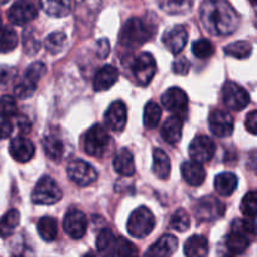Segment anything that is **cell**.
I'll return each instance as SVG.
<instances>
[{"mask_svg": "<svg viewBox=\"0 0 257 257\" xmlns=\"http://www.w3.org/2000/svg\"><path fill=\"white\" fill-rule=\"evenodd\" d=\"M203 27L212 35H230L240 24V15L226 0H206L200 8Z\"/></svg>", "mask_w": 257, "mask_h": 257, "instance_id": "1", "label": "cell"}, {"mask_svg": "<svg viewBox=\"0 0 257 257\" xmlns=\"http://www.w3.org/2000/svg\"><path fill=\"white\" fill-rule=\"evenodd\" d=\"M156 25L143 18H131L123 25L119 43L125 48H137L145 44L156 33Z\"/></svg>", "mask_w": 257, "mask_h": 257, "instance_id": "2", "label": "cell"}, {"mask_svg": "<svg viewBox=\"0 0 257 257\" xmlns=\"http://www.w3.org/2000/svg\"><path fill=\"white\" fill-rule=\"evenodd\" d=\"M256 235L255 220H236L232 223V230L228 233L226 246L233 255H241L250 246L251 240Z\"/></svg>", "mask_w": 257, "mask_h": 257, "instance_id": "3", "label": "cell"}, {"mask_svg": "<svg viewBox=\"0 0 257 257\" xmlns=\"http://www.w3.org/2000/svg\"><path fill=\"white\" fill-rule=\"evenodd\" d=\"M110 142H112V138H110L107 130L103 125L95 124L85 133L83 146H84L85 153H88L92 157L100 158L108 152Z\"/></svg>", "mask_w": 257, "mask_h": 257, "instance_id": "4", "label": "cell"}, {"mask_svg": "<svg viewBox=\"0 0 257 257\" xmlns=\"http://www.w3.org/2000/svg\"><path fill=\"white\" fill-rule=\"evenodd\" d=\"M156 226L153 213L147 207H138L131 213L127 222V230L132 237L145 238L150 235Z\"/></svg>", "mask_w": 257, "mask_h": 257, "instance_id": "5", "label": "cell"}, {"mask_svg": "<svg viewBox=\"0 0 257 257\" xmlns=\"http://www.w3.org/2000/svg\"><path fill=\"white\" fill-rule=\"evenodd\" d=\"M47 67L40 62H34L25 69L22 80L15 85L14 94L19 99H27L34 94L39 79L45 74Z\"/></svg>", "mask_w": 257, "mask_h": 257, "instance_id": "6", "label": "cell"}, {"mask_svg": "<svg viewBox=\"0 0 257 257\" xmlns=\"http://www.w3.org/2000/svg\"><path fill=\"white\" fill-rule=\"evenodd\" d=\"M62 190L57 182L49 176H44L33 190L32 201L35 205H54L62 200Z\"/></svg>", "mask_w": 257, "mask_h": 257, "instance_id": "7", "label": "cell"}, {"mask_svg": "<svg viewBox=\"0 0 257 257\" xmlns=\"http://www.w3.org/2000/svg\"><path fill=\"white\" fill-rule=\"evenodd\" d=\"M131 70L136 82L142 87H146L150 84L156 74L155 58L150 53H141L133 60Z\"/></svg>", "mask_w": 257, "mask_h": 257, "instance_id": "8", "label": "cell"}, {"mask_svg": "<svg viewBox=\"0 0 257 257\" xmlns=\"http://www.w3.org/2000/svg\"><path fill=\"white\" fill-rule=\"evenodd\" d=\"M67 173L68 177L73 182L77 183L78 186H82V187L92 185L98 178V172L95 171V168L90 163L85 162L83 160L70 161L68 163Z\"/></svg>", "mask_w": 257, "mask_h": 257, "instance_id": "9", "label": "cell"}, {"mask_svg": "<svg viewBox=\"0 0 257 257\" xmlns=\"http://www.w3.org/2000/svg\"><path fill=\"white\" fill-rule=\"evenodd\" d=\"M193 211H195L196 217L202 222L215 221L225 215V205L213 196H207L195 203Z\"/></svg>", "mask_w": 257, "mask_h": 257, "instance_id": "10", "label": "cell"}, {"mask_svg": "<svg viewBox=\"0 0 257 257\" xmlns=\"http://www.w3.org/2000/svg\"><path fill=\"white\" fill-rule=\"evenodd\" d=\"M222 98L227 108L232 110H242L250 104V94L233 82H227L223 85Z\"/></svg>", "mask_w": 257, "mask_h": 257, "instance_id": "11", "label": "cell"}, {"mask_svg": "<svg viewBox=\"0 0 257 257\" xmlns=\"http://www.w3.org/2000/svg\"><path fill=\"white\" fill-rule=\"evenodd\" d=\"M216 152L215 142L211 140L207 136H197L192 140L190 143V148H188V153L192 161L197 163H206L208 161L212 160Z\"/></svg>", "mask_w": 257, "mask_h": 257, "instance_id": "12", "label": "cell"}, {"mask_svg": "<svg viewBox=\"0 0 257 257\" xmlns=\"http://www.w3.org/2000/svg\"><path fill=\"white\" fill-rule=\"evenodd\" d=\"M162 105L170 112L175 113L177 117L185 114L188 107V97L181 88H170L161 97Z\"/></svg>", "mask_w": 257, "mask_h": 257, "instance_id": "13", "label": "cell"}, {"mask_svg": "<svg viewBox=\"0 0 257 257\" xmlns=\"http://www.w3.org/2000/svg\"><path fill=\"white\" fill-rule=\"evenodd\" d=\"M63 227L65 233L74 240H79L87 232L88 220L87 216L79 210H70L65 215L63 221Z\"/></svg>", "mask_w": 257, "mask_h": 257, "instance_id": "14", "label": "cell"}, {"mask_svg": "<svg viewBox=\"0 0 257 257\" xmlns=\"http://www.w3.org/2000/svg\"><path fill=\"white\" fill-rule=\"evenodd\" d=\"M208 124L213 135L217 137H228L233 132V118L226 110L215 109L211 112Z\"/></svg>", "mask_w": 257, "mask_h": 257, "instance_id": "15", "label": "cell"}, {"mask_svg": "<svg viewBox=\"0 0 257 257\" xmlns=\"http://www.w3.org/2000/svg\"><path fill=\"white\" fill-rule=\"evenodd\" d=\"M38 15L37 8L27 2H17L8 10V19L15 25H24L34 20Z\"/></svg>", "mask_w": 257, "mask_h": 257, "instance_id": "16", "label": "cell"}, {"mask_svg": "<svg viewBox=\"0 0 257 257\" xmlns=\"http://www.w3.org/2000/svg\"><path fill=\"white\" fill-rule=\"evenodd\" d=\"M105 124L110 131L122 132L127 124V108L122 100H115L105 112Z\"/></svg>", "mask_w": 257, "mask_h": 257, "instance_id": "17", "label": "cell"}, {"mask_svg": "<svg viewBox=\"0 0 257 257\" xmlns=\"http://www.w3.org/2000/svg\"><path fill=\"white\" fill-rule=\"evenodd\" d=\"M188 40V32L185 25H176L163 34L162 42L172 54H178L186 47Z\"/></svg>", "mask_w": 257, "mask_h": 257, "instance_id": "18", "label": "cell"}, {"mask_svg": "<svg viewBox=\"0 0 257 257\" xmlns=\"http://www.w3.org/2000/svg\"><path fill=\"white\" fill-rule=\"evenodd\" d=\"M9 152L15 161L24 163L32 160L35 148L32 141L28 140L27 137H23V136H18V137L13 138L12 142H10Z\"/></svg>", "mask_w": 257, "mask_h": 257, "instance_id": "19", "label": "cell"}, {"mask_svg": "<svg viewBox=\"0 0 257 257\" xmlns=\"http://www.w3.org/2000/svg\"><path fill=\"white\" fill-rule=\"evenodd\" d=\"M177 247V238L173 235H165L148 248L145 257H172Z\"/></svg>", "mask_w": 257, "mask_h": 257, "instance_id": "20", "label": "cell"}, {"mask_svg": "<svg viewBox=\"0 0 257 257\" xmlns=\"http://www.w3.org/2000/svg\"><path fill=\"white\" fill-rule=\"evenodd\" d=\"M118 77H119V73H118L117 68L110 64L104 65L95 74L94 80H93V88L95 92L108 90L117 83Z\"/></svg>", "mask_w": 257, "mask_h": 257, "instance_id": "21", "label": "cell"}, {"mask_svg": "<svg viewBox=\"0 0 257 257\" xmlns=\"http://www.w3.org/2000/svg\"><path fill=\"white\" fill-rule=\"evenodd\" d=\"M181 173L186 182L190 186H201L205 182L206 171L201 163L195 162V161H187L183 162L181 166Z\"/></svg>", "mask_w": 257, "mask_h": 257, "instance_id": "22", "label": "cell"}, {"mask_svg": "<svg viewBox=\"0 0 257 257\" xmlns=\"http://www.w3.org/2000/svg\"><path fill=\"white\" fill-rule=\"evenodd\" d=\"M97 250L102 257H118V238L109 228H104L98 235Z\"/></svg>", "mask_w": 257, "mask_h": 257, "instance_id": "23", "label": "cell"}, {"mask_svg": "<svg viewBox=\"0 0 257 257\" xmlns=\"http://www.w3.org/2000/svg\"><path fill=\"white\" fill-rule=\"evenodd\" d=\"M182 130H183V120L181 117L177 115H172V117L167 118L162 125L161 130V136L163 140L170 145H176L181 141L182 137Z\"/></svg>", "mask_w": 257, "mask_h": 257, "instance_id": "24", "label": "cell"}, {"mask_svg": "<svg viewBox=\"0 0 257 257\" xmlns=\"http://www.w3.org/2000/svg\"><path fill=\"white\" fill-rule=\"evenodd\" d=\"M113 167L117 173L120 176H125L130 177L135 173L136 165H135V157H133L132 152L127 148H122L117 152L114 160H113Z\"/></svg>", "mask_w": 257, "mask_h": 257, "instance_id": "25", "label": "cell"}, {"mask_svg": "<svg viewBox=\"0 0 257 257\" xmlns=\"http://www.w3.org/2000/svg\"><path fill=\"white\" fill-rule=\"evenodd\" d=\"M153 173L160 180H167L171 173V160L167 153L161 148L153 150Z\"/></svg>", "mask_w": 257, "mask_h": 257, "instance_id": "26", "label": "cell"}, {"mask_svg": "<svg viewBox=\"0 0 257 257\" xmlns=\"http://www.w3.org/2000/svg\"><path fill=\"white\" fill-rule=\"evenodd\" d=\"M237 185L238 178L232 172H222L215 178V190L217 191L218 195L225 196V197L232 195L237 188Z\"/></svg>", "mask_w": 257, "mask_h": 257, "instance_id": "27", "label": "cell"}, {"mask_svg": "<svg viewBox=\"0 0 257 257\" xmlns=\"http://www.w3.org/2000/svg\"><path fill=\"white\" fill-rule=\"evenodd\" d=\"M185 255L186 257H207V238L201 235H195L188 238L185 243Z\"/></svg>", "mask_w": 257, "mask_h": 257, "instance_id": "28", "label": "cell"}, {"mask_svg": "<svg viewBox=\"0 0 257 257\" xmlns=\"http://www.w3.org/2000/svg\"><path fill=\"white\" fill-rule=\"evenodd\" d=\"M43 148L52 161L59 162L64 156V143L57 135H47L43 140Z\"/></svg>", "mask_w": 257, "mask_h": 257, "instance_id": "29", "label": "cell"}, {"mask_svg": "<svg viewBox=\"0 0 257 257\" xmlns=\"http://www.w3.org/2000/svg\"><path fill=\"white\" fill-rule=\"evenodd\" d=\"M40 3L43 10L54 18L67 17L72 10V0H40Z\"/></svg>", "mask_w": 257, "mask_h": 257, "instance_id": "30", "label": "cell"}, {"mask_svg": "<svg viewBox=\"0 0 257 257\" xmlns=\"http://www.w3.org/2000/svg\"><path fill=\"white\" fill-rule=\"evenodd\" d=\"M163 12L171 15H182L190 12L195 0H157Z\"/></svg>", "mask_w": 257, "mask_h": 257, "instance_id": "31", "label": "cell"}, {"mask_svg": "<svg viewBox=\"0 0 257 257\" xmlns=\"http://www.w3.org/2000/svg\"><path fill=\"white\" fill-rule=\"evenodd\" d=\"M38 233L40 237L47 242H53L58 236V223L55 218L47 216V217L40 218L37 225Z\"/></svg>", "mask_w": 257, "mask_h": 257, "instance_id": "32", "label": "cell"}, {"mask_svg": "<svg viewBox=\"0 0 257 257\" xmlns=\"http://www.w3.org/2000/svg\"><path fill=\"white\" fill-rule=\"evenodd\" d=\"M20 213L18 210H10L0 218V237L7 238L14 233L19 225Z\"/></svg>", "mask_w": 257, "mask_h": 257, "instance_id": "33", "label": "cell"}, {"mask_svg": "<svg viewBox=\"0 0 257 257\" xmlns=\"http://www.w3.org/2000/svg\"><path fill=\"white\" fill-rule=\"evenodd\" d=\"M161 117H162V109L160 105L155 102L147 103L143 112V124L148 130H153L160 123Z\"/></svg>", "mask_w": 257, "mask_h": 257, "instance_id": "34", "label": "cell"}, {"mask_svg": "<svg viewBox=\"0 0 257 257\" xmlns=\"http://www.w3.org/2000/svg\"><path fill=\"white\" fill-rule=\"evenodd\" d=\"M67 45V35L62 32H53L45 38L44 47L50 54H58Z\"/></svg>", "mask_w": 257, "mask_h": 257, "instance_id": "35", "label": "cell"}, {"mask_svg": "<svg viewBox=\"0 0 257 257\" xmlns=\"http://www.w3.org/2000/svg\"><path fill=\"white\" fill-rule=\"evenodd\" d=\"M18 45V35L10 27H0V53H9Z\"/></svg>", "mask_w": 257, "mask_h": 257, "instance_id": "36", "label": "cell"}, {"mask_svg": "<svg viewBox=\"0 0 257 257\" xmlns=\"http://www.w3.org/2000/svg\"><path fill=\"white\" fill-rule=\"evenodd\" d=\"M225 53L237 59H247L252 53V45L246 40H240V42L231 43L230 45L225 48Z\"/></svg>", "mask_w": 257, "mask_h": 257, "instance_id": "37", "label": "cell"}, {"mask_svg": "<svg viewBox=\"0 0 257 257\" xmlns=\"http://www.w3.org/2000/svg\"><path fill=\"white\" fill-rule=\"evenodd\" d=\"M171 227L176 231H180V232H185L190 228L191 226V220L188 213L186 212L183 208H180V210L176 211L173 213V216L171 217V222H170Z\"/></svg>", "mask_w": 257, "mask_h": 257, "instance_id": "38", "label": "cell"}, {"mask_svg": "<svg viewBox=\"0 0 257 257\" xmlns=\"http://www.w3.org/2000/svg\"><path fill=\"white\" fill-rule=\"evenodd\" d=\"M192 53L200 59H207L215 53V47L208 39H198L192 44Z\"/></svg>", "mask_w": 257, "mask_h": 257, "instance_id": "39", "label": "cell"}, {"mask_svg": "<svg viewBox=\"0 0 257 257\" xmlns=\"http://www.w3.org/2000/svg\"><path fill=\"white\" fill-rule=\"evenodd\" d=\"M256 192L255 191H251V192H248L247 195L243 197L242 203H241V211H242V213L246 216V218H248V220H255L256 218Z\"/></svg>", "mask_w": 257, "mask_h": 257, "instance_id": "40", "label": "cell"}, {"mask_svg": "<svg viewBox=\"0 0 257 257\" xmlns=\"http://www.w3.org/2000/svg\"><path fill=\"white\" fill-rule=\"evenodd\" d=\"M23 48L28 55H34L39 50L40 43L33 30H25L23 33Z\"/></svg>", "mask_w": 257, "mask_h": 257, "instance_id": "41", "label": "cell"}, {"mask_svg": "<svg viewBox=\"0 0 257 257\" xmlns=\"http://www.w3.org/2000/svg\"><path fill=\"white\" fill-rule=\"evenodd\" d=\"M18 113L17 102L10 95H3L0 97V114L4 117H12Z\"/></svg>", "mask_w": 257, "mask_h": 257, "instance_id": "42", "label": "cell"}, {"mask_svg": "<svg viewBox=\"0 0 257 257\" xmlns=\"http://www.w3.org/2000/svg\"><path fill=\"white\" fill-rule=\"evenodd\" d=\"M118 257H138V248L131 241L118 237Z\"/></svg>", "mask_w": 257, "mask_h": 257, "instance_id": "43", "label": "cell"}, {"mask_svg": "<svg viewBox=\"0 0 257 257\" xmlns=\"http://www.w3.org/2000/svg\"><path fill=\"white\" fill-rule=\"evenodd\" d=\"M190 62H188L186 58L181 57L178 59H176L172 64V69L173 73L176 74H180V75H185L187 74L188 70H190Z\"/></svg>", "mask_w": 257, "mask_h": 257, "instance_id": "44", "label": "cell"}, {"mask_svg": "<svg viewBox=\"0 0 257 257\" xmlns=\"http://www.w3.org/2000/svg\"><path fill=\"white\" fill-rule=\"evenodd\" d=\"M15 74H17V72H15L14 68L0 65V87L7 85L15 77Z\"/></svg>", "mask_w": 257, "mask_h": 257, "instance_id": "45", "label": "cell"}, {"mask_svg": "<svg viewBox=\"0 0 257 257\" xmlns=\"http://www.w3.org/2000/svg\"><path fill=\"white\" fill-rule=\"evenodd\" d=\"M12 131L13 125L12 122L9 120V118L0 114V140H4V138L9 137Z\"/></svg>", "mask_w": 257, "mask_h": 257, "instance_id": "46", "label": "cell"}, {"mask_svg": "<svg viewBox=\"0 0 257 257\" xmlns=\"http://www.w3.org/2000/svg\"><path fill=\"white\" fill-rule=\"evenodd\" d=\"M97 52H98V55H99V58H107L108 54H109L110 52V45H109V42H108V39H100L99 42L97 43Z\"/></svg>", "mask_w": 257, "mask_h": 257, "instance_id": "47", "label": "cell"}, {"mask_svg": "<svg viewBox=\"0 0 257 257\" xmlns=\"http://www.w3.org/2000/svg\"><path fill=\"white\" fill-rule=\"evenodd\" d=\"M256 127H257V112L252 110L250 114L247 115V120H246V128L248 130V132L256 135Z\"/></svg>", "mask_w": 257, "mask_h": 257, "instance_id": "48", "label": "cell"}, {"mask_svg": "<svg viewBox=\"0 0 257 257\" xmlns=\"http://www.w3.org/2000/svg\"><path fill=\"white\" fill-rule=\"evenodd\" d=\"M19 128L22 132H29L30 124H29V122H28L27 118H22V120L19 122Z\"/></svg>", "mask_w": 257, "mask_h": 257, "instance_id": "49", "label": "cell"}, {"mask_svg": "<svg viewBox=\"0 0 257 257\" xmlns=\"http://www.w3.org/2000/svg\"><path fill=\"white\" fill-rule=\"evenodd\" d=\"M83 257H95V256L93 255V253H87V255H84Z\"/></svg>", "mask_w": 257, "mask_h": 257, "instance_id": "50", "label": "cell"}, {"mask_svg": "<svg viewBox=\"0 0 257 257\" xmlns=\"http://www.w3.org/2000/svg\"><path fill=\"white\" fill-rule=\"evenodd\" d=\"M8 0H0V5H3V4H5V3H7Z\"/></svg>", "mask_w": 257, "mask_h": 257, "instance_id": "51", "label": "cell"}, {"mask_svg": "<svg viewBox=\"0 0 257 257\" xmlns=\"http://www.w3.org/2000/svg\"><path fill=\"white\" fill-rule=\"evenodd\" d=\"M250 2H251V4H252V5L256 4V0H250Z\"/></svg>", "mask_w": 257, "mask_h": 257, "instance_id": "52", "label": "cell"}, {"mask_svg": "<svg viewBox=\"0 0 257 257\" xmlns=\"http://www.w3.org/2000/svg\"><path fill=\"white\" fill-rule=\"evenodd\" d=\"M223 257H233L232 255H226V256H223Z\"/></svg>", "mask_w": 257, "mask_h": 257, "instance_id": "53", "label": "cell"}]
</instances>
